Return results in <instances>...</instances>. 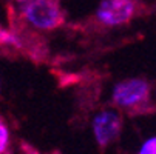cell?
<instances>
[{"label": "cell", "mask_w": 156, "mask_h": 154, "mask_svg": "<svg viewBox=\"0 0 156 154\" xmlns=\"http://www.w3.org/2000/svg\"><path fill=\"white\" fill-rule=\"evenodd\" d=\"M0 154H11V134L6 120L0 116Z\"/></svg>", "instance_id": "8992f818"}, {"label": "cell", "mask_w": 156, "mask_h": 154, "mask_svg": "<svg viewBox=\"0 0 156 154\" xmlns=\"http://www.w3.org/2000/svg\"><path fill=\"white\" fill-rule=\"evenodd\" d=\"M151 96V85L141 77L121 80L115 85L111 93V102L116 106L128 111H141L148 108Z\"/></svg>", "instance_id": "7a4b0ae2"}, {"label": "cell", "mask_w": 156, "mask_h": 154, "mask_svg": "<svg viewBox=\"0 0 156 154\" xmlns=\"http://www.w3.org/2000/svg\"><path fill=\"white\" fill-rule=\"evenodd\" d=\"M138 15V0H102L94 19L98 23L115 28L127 25Z\"/></svg>", "instance_id": "3957f363"}, {"label": "cell", "mask_w": 156, "mask_h": 154, "mask_svg": "<svg viewBox=\"0 0 156 154\" xmlns=\"http://www.w3.org/2000/svg\"><path fill=\"white\" fill-rule=\"evenodd\" d=\"M20 17L33 28L51 31L65 23V12L59 0H30L20 5Z\"/></svg>", "instance_id": "6da1fadb"}, {"label": "cell", "mask_w": 156, "mask_h": 154, "mask_svg": "<svg viewBox=\"0 0 156 154\" xmlns=\"http://www.w3.org/2000/svg\"><path fill=\"white\" fill-rule=\"evenodd\" d=\"M16 2H17L19 5H22V3H27V2H30V0H16Z\"/></svg>", "instance_id": "ba28073f"}, {"label": "cell", "mask_w": 156, "mask_h": 154, "mask_svg": "<svg viewBox=\"0 0 156 154\" xmlns=\"http://www.w3.org/2000/svg\"><path fill=\"white\" fill-rule=\"evenodd\" d=\"M138 154H156V137L145 140Z\"/></svg>", "instance_id": "52a82bcc"}, {"label": "cell", "mask_w": 156, "mask_h": 154, "mask_svg": "<svg viewBox=\"0 0 156 154\" xmlns=\"http://www.w3.org/2000/svg\"><path fill=\"white\" fill-rule=\"evenodd\" d=\"M91 126L96 143L101 148H107L119 137L122 129V117L115 109H104L94 116Z\"/></svg>", "instance_id": "277c9868"}, {"label": "cell", "mask_w": 156, "mask_h": 154, "mask_svg": "<svg viewBox=\"0 0 156 154\" xmlns=\"http://www.w3.org/2000/svg\"><path fill=\"white\" fill-rule=\"evenodd\" d=\"M0 46L6 48V50H22V42H20V36L11 31H6L5 28L0 26Z\"/></svg>", "instance_id": "5b68a950"}]
</instances>
